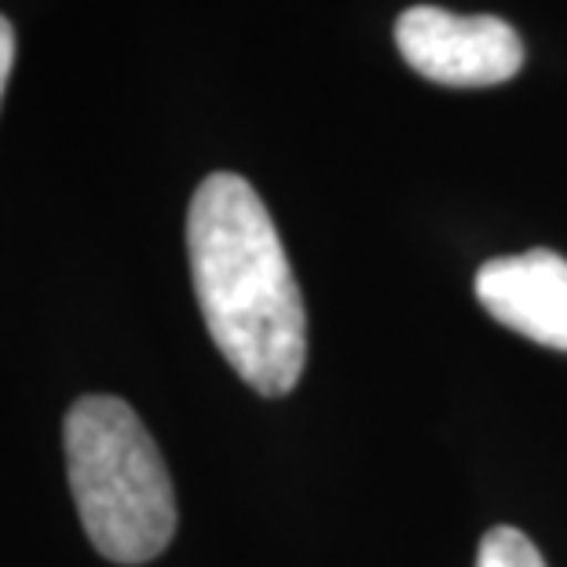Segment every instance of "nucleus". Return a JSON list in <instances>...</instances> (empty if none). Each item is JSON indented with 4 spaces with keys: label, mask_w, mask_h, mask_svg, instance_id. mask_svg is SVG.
I'll use <instances>...</instances> for the list:
<instances>
[{
    "label": "nucleus",
    "mask_w": 567,
    "mask_h": 567,
    "mask_svg": "<svg viewBox=\"0 0 567 567\" xmlns=\"http://www.w3.org/2000/svg\"><path fill=\"white\" fill-rule=\"evenodd\" d=\"M187 252L213 344L252 392L286 395L308 363V311L268 205L243 176H205Z\"/></svg>",
    "instance_id": "f257e3e1"
},
{
    "label": "nucleus",
    "mask_w": 567,
    "mask_h": 567,
    "mask_svg": "<svg viewBox=\"0 0 567 567\" xmlns=\"http://www.w3.org/2000/svg\"><path fill=\"white\" fill-rule=\"evenodd\" d=\"M66 473L84 535L106 560L147 564L176 535V494L140 414L117 395H84L63 421Z\"/></svg>",
    "instance_id": "f03ea898"
},
{
    "label": "nucleus",
    "mask_w": 567,
    "mask_h": 567,
    "mask_svg": "<svg viewBox=\"0 0 567 567\" xmlns=\"http://www.w3.org/2000/svg\"><path fill=\"white\" fill-rule=\"evenodd\" d=\"M395 44L414 74L451 89H491L524 66V44L498 16H454L417 4L395 22Z\"/></svg>",
    "instance_id": "7ed1b4c3"
},
{
    "label": "nucleus",
    "mask_w": 567,
    "mask_h": 567,
    "mask_svg": "<svg viewBox=\"0 0 567 567\" xmlns=\"http://www.w3.org/2000/svg\"><path fill=\"white\" fill-rule=\"evenodd\" d=\"M476 297L494 319L535 344L567 352V260L553 249L487 260Z\"/></svg>",
    "instance_id": "20e7f679"
},
{
    "label": "nucleus",
    "mask_w": 567,
    "mask_h": 567,
    "mask_svg": "<svg viewBox=\"0 0 567 567\" xmlns=\"http://www.w3.org/2000/svg\"><path fill=\"white\" fill-rule=\"evenodd\" d=\"M476 567H546L542 553L535 549L524 530L516 527H491L480 542Z\"/></svg>",
    "instance_id": "39448f33"
},
{
    "label": "nucleus",
    "mask_w": 567,
    "mask_h": 567,
    "mask_svg": "<svg viewBox=\"0 0 567 567\" xmlns=\"http://www.w3.org/2000/svg\"><path fill=\"white\" fill-rule=\"evenodd\" d=\"M11 63H16V30H11V22L0 16V100H4Z\"/></svg>",
    "instance_id": "423d86ee"
}]
</instances>
